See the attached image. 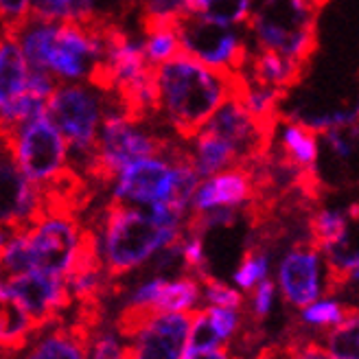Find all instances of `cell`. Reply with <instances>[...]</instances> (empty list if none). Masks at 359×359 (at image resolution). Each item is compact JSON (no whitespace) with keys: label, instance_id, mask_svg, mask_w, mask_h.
<instances>
[{"label":"cell","instance_id":"cell-1","mask_svg":"<svg viewBox=\"0 0 359 359\" xmlns=\"http://www.w3.org/2000/svg\"><path fill=\"white\" fill-rule=\"evenodd\" d=\"M158 116L182 140L193 138L239 90V75L224 73L187 53L156 68Z\"/></svg>","mask_w":359,"mask_h":359},{"label":"cell","instance_id":"cell-2","mask_svg":"<svg viewBox=\"0 0 359 359\" xmlns=\"http://www.w3.org/2000/svg\"><path fill=\"white\" fill-rule=\"evenodd\" d=\"M105 25L107 20L93 25L48 22L33 15L11 35L20 42L33 70H44L57 83H81L93 81L101 68Z\"/></svg>","mask_w":359,"mask_h":359},{"label":"cell","instance_id":"cell-3","mask_svg":"<svg viewBox=\"0 0 359 359\" xmlns=\"http://www.w3.org/2000/svg\"><path fill=\"white\" fill-rule=\"evenodd\" d=\"M184 232L160 224L149 208L112 202L105 208L95 237L107 274L123 276L175 245Z\"/></svg>","mask_w":359,"mask_h":359},{"label":"cell","instance_id":"cell-4","mask_svg":"<svg viewBox=\"0 0 359 359\" xmlns=\"http://www.w3.org/2000/svg\"><path fill=\"white\" fill-rule=\"evenodd\" d=\"M245 31L252 48L307 64L318 48V7L311 0H255Z\"/></svg>","mask_w":359,"mask_h":359},{"label":"cell","instance_id":"cell-5","mask_svg":"<svg viewBox=\"0 0 359 359\" xmlns=\"http://www.w3.org/2000/svg\"><path fill=\"white\" fill-rule=\"evenodd\" d=\"M5 154L13 160L25 177L44 191L60 184L70 175V145L48 114H40L27 123L3 132Z\"/></svg>","mask_w":359,"mask_h":359},{"label":"cell","instance_id":"cell-6","mask_svg":"<svg viewBox=\"0 0 359 359\" xmlns=\"http://www.w3.org/2000/svg\"><path fill=\"white\" fill-rule=\"evenodd\" d=\"M112 101V93L95 81L60 83L48 101L46 114L66 136L70 151L79 156L86 167H90L101 125Z\"/></svg>","mask_w":359,"mask_h":359},{"label":"cell","instance_id":"cell-7","mask_svg":"<svg viewBox=\"0 0 359 359\" xmlns=\"http://www.w3.org/2000/svg\"><path fill=\"white\" fill-rule=\"evenodd\" d=\"M169 147V142L149 128L147 118L134 116L114 99L101 125L97 147L88 169L97 177L112 180L121 169L136 163V160L167 151Z\"/></svg>","mask_w":359,"mask_h":359},{"label":"cell","instance_id":"cell-8","mask_svg":"<svg viewBox=\"0 0 359 359\" xmlns=\"http://www.w3.org/2000/svg\"><path fill=\"white\" fill-rule=\"evenodd\" d=\"M193 329V313H136L121 316L118 333L128 359H182Z\"/></svg>","mask_w":359,"mask_h":359},{"label":"cell","instance_id":"cell-9","mask_svg":"<svg viewBox=\"0 0 359 359\" xmlns=\"http://www.w3.org/2000/svg\"><path fill=\"white\" fill-rule=\"evenodd\" d=\"M177 31L182 53L224 73L239 75L252 50L245 27L217 22L202 15H184L177 20Z\"/></svg>","mask_w":359,"mask_h":359},{"label":"cell","instance_id":"cell-10","mask_svg":"<svg viewBox=\"0 0 359 359\" xmlns=\"http://www.w3.org/2000/svg\"><path fill=\"white\" fill-rule=\"evenodd\" d=\"M86 235L88 230L79 226L70 210L46 208L27 226L33 269L66 278L81 255Z\"/></svg>","mask_w":359,"mask_h":359},{"label":"cell","instance_id":"cell-11","mask_svg":"<svg viewBox=\"0 0 359 359\" xmlns=\"http://www.w3.org/2000/svg\"><path fill=\"white\" fill-rule=\"evenodd\" d=\"M184 147H169L121 169L112 177V202L140 208L171 204L177 180V158Z\"/></svg>","mask_w":359,"mask_h":359},{"label":"cell","instance_id":"cell-12","mask_svg":"<svg viewBox=\"0 0 359 359\" xmlns=\"http://www.w3.org/2000/svg\"><path fill=\"white\" fill-rule=\"evenodd\" d=\"M327 280L333 283L325 252L316 245H294L280 257L276 267V287L280 296L296 309L322 298Z\"/></svg>","mask_w":359,"mask_h":359},{"label":"cell","instance_id":"cell-13","mask_svg":"<svg viewBox=\"0 0 359 359\" xmlns=\"http://www.w3.org/2000/svg\"><path fill=\"white\" fill-rule=\"evenodd\" d=\"M0 300L20 304L40 329L55 322L57 313L68 307V302H73L66 287V278L40 272V269L7 276L0 285Z\"/></svg>","mask_w":359,"mask_h":359},{"label":"cell","instance_id":"cell-14","mask_svg":"<svg viewBox=\"0 0 359 359\" xmlns=\"http://www.w3.org/2000/svg\"><path fill=\"white\" fill-rule=\"evenodd\" d=\"M257 193V177L250 167H230L210 177H204L195 191L191 215H202L217 208H245Z\"/></svg>","mask_w":359,"mask_h":359},{"label":"cell","instance_id":"cell-15","mask_svg":"<svg viewBox=\"0 0 359 359\" xmlns=\"http://www.w3.org/2000/svg\"><path fill=\"white\" fill-rule=\"evenodd\" d=\"M48 208L46 191L33 184L5 154L3 158V226L22 228L33 224Z\"/></svg>","mask_w":359,"mask_h":359},{"label":"cell","instance_id":"cell-16","mask_svg":"<svg viewBox=\"0 0 359 359\" xmlns=\"http://www.w3.org/2000/svg\"><path fill=\"white\" fill-rule=\"evenodd\" d=\"M9 359H90V337L81 327H60L50 322Z\"/></svg>","mask_w":359,"mask_h":359},{"label":"cell","instance_id":"cell-17","mask_svg":"<svg viewBox=\"0 0 359 359\" xmlns=\"http://www.w3.org/2000/svg\"><path fill=\"white\" fill-rule=\"evenodd\" d=\"M274 138L278 142V154H283L300 171L313 175L320 160V134L309 130L294 118L280 116Z\"/></svg>","mask_w":359,"mask_h":359},{"label":"cell","instance_id":"cell-18","mask_svg":"<svg viewBox=\"0 0 359 359\" xmlns=\"http://www.w3.org/2000/svg\"><path fill=\"white\" fill-rule=\"evenodd\" d=\"M302 70H304V64H300L292 57H285L280 53L252 48L250 50L245 68L241 70V75L255 79L259 83H265V86L290 90L302 79Z\"/></svg>","mask_w":359,"mask_h":359},{"label":"cell","instance_id":"cell-19","mask_svg":"<svg viewBox=\"0 0 359 359\" xmlns=\"http://www.w3.org/2000/svg\"><path fill=\"white\" fill-rule=\"evenodd\" d=\"M187 151L200 177H210L230 167H239L241 158L232 149L224 138L212 134L210 130L202 128L193 138L187 140Z\"/></svg>","mask_w":359,"mask_h":359},{"label":"cell","instance_id":"cell-20","mask_svg":"<svg viewBox=\"0 0 359 359\" xmlns=\"http://www.w3.org/2000/svg\"><path fill=\"white\" fill-rule=\"evenodd\" d=\"M31 64L11 33H5L0 44V107L13 103L27 93Z\"/></svg>","mask_w":359,"mask_h":359},{"label":"cell","instance_id":"cell-21","mask_svg":"<svg viewBox=\"0 0 359 359\" xmlns=\"http://www.w3.org/2000/svg\"><path fill=\"white\" fill-rule=\"evenodd\" d=\"M237 95L243 101V105L259 121H263L267 125H276L280 121V116H283V101H285L287 90L259 83V81H255V79H250V77L239 73V90H237Z\"/></svg>","mask_w":359,"mask_h":359},{"label":"cell","instance_id":"cell-22","mask_svg":"<svg viewBox=\"0 0 359 359\" xmlns=\"http://www.w3.org/2000/svg\"><path fill=\"white\" fill-rule=\"evenodd\" d=\"M33 15L48 22H101L99 0H33Z\"/></svg>","mask_w":359,"mask_h":359},{"label":"cell","instance_id":"cell-23","mask_svg":"<svg viewBox=\"0 0 359 359\" xmlns=\"http://www.w3.org/2000/svg\"><path fill=\"white\" fill-rule=\"evenodd\" d=\"M351 210L339 208H322L311 217V237L313 243L327 252L337 245L351 241Z\"/></svg>","mask_w":359,"mask_h":359},{"label":"cell","instance_id":"cell-24","mask_svg":"<svg viewBox=\"0 0 359 359\" xmlns=\"http://www.w3.org/2000/svg\"><path fill=\"white\" fill-rule=\"evenodd\" d=\"M3 304V322H0V342H3V351L7 355L25 348L33 335L40 331V327L35 325V320L11 300H0Z\"/></svg>","mask_w":359,"mask_h":359},{"label":"cell","instance_id":"cell-25","mask_svg":"<svg viewBox=\"0 0 359 359\" xmlns=\"http://www.w3.org/2000/svg\"><path fill=\"white\" fill-rule=\"evenodd\" d=\"M202 294V285L191 276L182 278H173L167 280L163 292H160L156 311L160 313H195L197 304H200Z\"/></svg>","mask_w":359,"mask_h":359},{"label":"cell","instance_id":"cell-26","mask_svg":"<svg viewBox=\"0 0 359 359\" xmlns=\"http://www.w3.org/2000/svg\"><path fill=\"white\" fill-rule=\"evenodd\" d=\"M255 0H187V15H202L210 20L245 27Z\"/></svg>","mask_w":359,"mask_h":359},{"label":"cell","instance_id":"cell-27","mask_svg":"<svg viewBox=\"0 0 359 359\" xmlns=\"http://www.w3.org/2000/svg\"><path fill=\"white\" fill-rule=\"evenodd\" d=\"M142 46H145V55L154 68L173 60L175 55L182 53V42H180L177 25L142 27Z\"/></svg>","mask_w":359,"mask_h":359},{"label":"cell","instance_id":"cell-28","mask_svg":"<svg viewBox=\"0 0 359 359\" xmlns=\"http://www.w3.org/2000/svg\"><path fill=\"white\" fill-rule=\"evenodd\" d=\"M0 261L7 276H18L33 272V261L29 252L27 226L22 228H5L3 248H0Z\"/></svg>","mask_w":359,"mask_h":359},{"label":"cell","instance_id":"cell-29","mask_svg":"<svg viewBox=\"0 0 359 359\" xmlns=\"http://www.w3.org/2000/svg\"><path fill=\"white\" fill-rule=\"evenodd\" d=\"M325 348L333 359H359V311H348L342 325L327 333Z\"/></svg>","mask_w":359,"mask_h":359},{"label":"cell","instance_id":"cell-30","mask_svg":"<svg viewBox=\"0 0 359 359\" xmlns=\"http://www.w3.org/2000/svg\"><path fill=\"white\" fill-rule=\"evenodd\" d=\"M348 309L342 302L335 298H318L316 302L307 304V307L300 309V322L307 329H322V331H331L339 327L346 320Z\"/></svg>","mask_w":359,"mask_h":359},{"label":"cell","instance_id":"cell-31","mask_svg":"<svg viewBox=\"0 0 359 359\" xmlns=\"http://www.w3.org/2000/svg\"><path fill=\"white\" fill-rule=\"evenodd\" d=\"M269 278V257L261 250H255V252H248L239 267L232 274V283H235L241 292H252L255 287L263 280Z\"/></svg>","mask_w":359,"mask_h":359},{"label":"cell","instance_id":"cell-32","mask_svg":"<svg viewBox=\"0 0 359 359\" xmlns=\"http://www.w3.org/2000/svg\"><path fill=\"white\" fill-rule=\"evenodd\" d=\"M208 325L215 333V337L219 339V344L226 346L232 337H235V333L239 331L241 327V313L239 309H226V307H208L202 309Z\"/></svg>","mask_w":359,"mask_h":359},{"label":"cell","instance_id":"cell-33","mask_svg":"<svg viewBox=\"0 0 359 359\" xmlns=\"http://www.w3.org/2000/svg\"><path fill=\"white\" fill-rule=\"evenodd\" d=\"M202 294L208 307H226V309H241L243 296L237 285H226L222 280H215L204 276Z\"/></svg>","mask_w":359,"mask_h":359},{"label":"cell","instance_id":"cell-34","mask_svg":"<svg viewBox=\"0 0 359 359\" xmlns=\"http://www.w3.org/2000/svg\"><path fill=\"white\" fill-rule=\"evenodd\" d=\"M167 278L163 276H154L142 280L138 287L132 290L130 302H128V311H136V313H151L156 311V304L160 298V292H163Z\"/></svg>","mask_w":359,"mask_h":359},{"label":"cell","instance_id":"cell-35","mask_svg":"<svg viewBox=\"0 0 359 359\" xmlns=\"http://www.w3.org/2000/svg\"><path fill=\"white\" fill-rule=\"evenodd\" d=\"M180 255H182V263L189 269L206 276V250L200 232L187 228L184 237L180 239Z\"/></svg>","mask_w":359,"mask_h":359},{"label":"cell","instance_id":"cell-36","mask_svg":"<svg viewBox=\"0 0 359 359\" xmlns=\"http://www.w3.org/2000/svg\"><path fill=\"white\" fill-rule=\"evenodd\" d=\"M90 359H128L118 331H101L90 339Z\"/></svg>","mask_w":359,"mask_h":359},{"label":"cell","instance_id":"cell-37","mask_svg":"<svg viewBox=\"0 0 359 359\" xmlns=\"http://www.w3.org/2000/svg\"><path fill=\"white\" fill-rule=\"evenodd\" d=\"M0 18L5 33H13L33 18V0H0Z\"/></svg>","mask_w":359,"mask_h":359},{"label":"cell","instance_id":"cell-38","mask_svg":"<svg viewBox=\"0 0 359 359\" xmlns=\"http://www.w3.org/2000/svg\"><path fill=\"white\" fill-rule=\"evenodd\" d=\"M276 292H278L276 280H269V278L255 287L250 304H252V311H255L257 318H265L269 311H272L274 300H276Z\"/></svg>","mask_w":359,"mask_h":359},{"label":"cell","instance_id":"cell-39","mask_svg":"<svg viewBox=\"0 0 359 359\" xmlns=\"http://www.w3.org/2000/svg\"><path fill=\"white\" fill-rule=\"evenodd\" d=\"M287 359H333V355L322 344L309 342V344L292 346L290 353H287Z\"/></svg>","mask_w":359,"mask_h":359},{"label":"cell","instance_id":"cell-40","mask_svg":"<svg viewBox=\"0 0 359 359\" xmlns=\"http://www.w3.org/2000/svg\"><path fill=\"white\" fill-rule=\"evenodd\" d=\"M182 359H232V355L228 353L226 346H217V348H187Z\"/></svg>","mask_w":359,"mask_h":359},{"label":"cell","instance_id":"cell-41","mask_svg":"<svg viewBox=\"0 0 359 359\" xmlns=\"http://www.w3.org/2000/svg\"><path fill=\"white\" fill-rule=\"evenodd\" d=\"M252 359H287V355L285 357H280L276 351H261L259 355H255Z\"/></svg>","mask_w":359,"mask_h":359},{"label":"cell","instance_id":"cell-42","mask_svg":"<svg viewBox=\"0 0 359 359\" xmlns=\"http://www.w3.org/2000/svg\"><path fill=\"white\" fill-rule=\"evenodd\" d=\"M348 210H351V217L359 222V202H357V204H353V206H351Z\"/></svg>","mask_w":359,"mask_h":359},{"label":"cell","instance_id":"cell-43","mask_svg":"<svg viewBox=\"0 0 359 359\" xmlns=\"http://www.w3.org/2000/svg\"><path fill=\"white\" fill-rule=\"evenodd\" d=\"M351 278H353L355 283H359V265H357V267L353 269V274H351Z\"/></svg>","mask_w":359,"mask_h":359},{"label":"cell","instance_id":"cell-44","mask_svg":"<svg viewBox=\"0 0 359 359\" xmlns=\"http://www.w3.org/2000/svg\"><path fill=\"white\" fill-rule=\"evenodd\" d=\"M311 3H313V5H316L318 9H320V7H325V5L329 3V0H311Z\"/></svg>","mask_w":359,"mask_h":359},{"label":"cell","instance_id":"cell-45","mask_svg":"<svg viewBox=\"0 0 359 359\" xmlns=\"http://www.w3.org/2000/svg\"><path fill=\"white\" fill-rule=\"evenodd\" d=\"M130 3H132V5H138V7H142L145 3H149V0H130Z\"/></svg>","mask_w":359,"mask_h":359}]
</instances>
